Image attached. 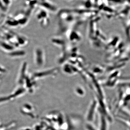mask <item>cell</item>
I'll list each match as a JSON object with an SVG mask.
<instances>
[{
    "label": "cell",
    "mask_w": 130,
    "mask_h": 130,
    "mask_svg": "<svg viewBox=\"0 0 130 130\" xmlns=\"http://www.w3.org/2000/svg\"><path fill=\"white\" fill-rule=\"evenodd\" d=\"M15 99L13 94L0 95V106L13 101Z\"/></svg>",
    "instance_id": "cell-1"
},
{
    "label": "cell",
    "mask_w": 130,
    "mask_h": 130,
    "mask_svg": "<svg viewBox=\"0 0 130 130\" xmlns=\"http://www.w3.org/2000/svg\"><path fill=\"white\" fill-rule=\"evenodd\" d=\"M16 125V121H9L5 124H0V130H12L13 129Z\"/></svg>",
    "instance_id": "cell-2"
},
{
    "label": "cell",
    "mask_w": 130,
    "mask_h": 130,
    "mask_svg": "<svg viewBox=\"0 0 130 130\" xmlns=\"http://www.w3.org/2000/svg\"><path fill=\"white\" fill-rule=\"evenodd\" d=\"M12 0H0L1 5H3L4 7H7L9 6L11 3Z\"/></svg>",
    "instance_id": "cell-3"
},
{
    "label": "cell",
    "mask_w": 130,
    "mask_h": 130,
    "mask_svg": "<svg viewBox=\"0 0 130 130\" xmlns=\"http://www.w3.org/2000/svg\"></svg>",
    "instance_id": "cell-4"
}]
</instances>
